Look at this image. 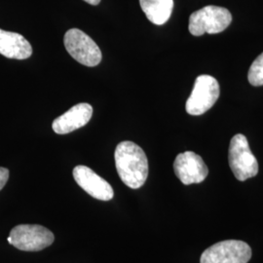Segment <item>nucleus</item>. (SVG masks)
Wrapping results in <instances>:
<instances>
[{"label": "nucleus", "instance_id": "nucleus-1", "mask_svg": "<svg viewBox=\"0 0 263 263\" xmlns=\"http://www.w3.org/2000/svg\"><path fill=\"white\" fill-rule=\"evenodd\" d=\"M115 166L123 182L132 189L141 188L148 176L147 157L138 144L122 141L115 149Z\"/></svg>", "mask_w": 263, "mask_h": 263}, {"label": "nucleus", "instance_id": "nucleus-2", "mask_svg": "<svg viewBox=\"0 0 263 263\" xmlns=\"http://www.w3.org/2000/svg\"><path fill=\"white\" fill-rule=\"evenodd\" d=\"M232 22L231 13L223 7L210 5L192 13L189 18V31L194 36L205 33H219Z\"/></svg>", "mask_w": 263, "mask_h": 263}, {"label": "nucleus", "instance_id": "nucleus-3", "mask_svg": "<svg viewBox=\"0 0 263 263\" xmlns=\"http://www.w3.org/2000/svg\"><path fill=\"white\" fill-rule=\"evenodd\" d=\"M228 160L230 169L240 181L254 178L258 173V163L250 148L247 138L235 135L230 141Z\"/></svg>", "mask_w": 263, "mask_h": 263}, {"label": "nucleus", "instance_id": "nucleus-4", "mask_svg": "<svg viewBox=\"0 0 263 263\" xmlns=\"http://www.w3.org/2000/svg\"><path fill=\"white\" fill-rule=\"evenodd\" d=\"M64 43L68 54L84 66L93 67L102 61V52L97 43L80 29L71 28L67 30Z\"/></svg>", "mask_w": 263, "mask_h": 263}, {"label": "nucleus", "instance_id": "nucleus-5", "mask_svg": "<svg viewBox=\"0 0 263 263\" xmlns=\"http://www.w3.org/2000/svg\"><path fill=\"white\" fill-rule=\"evenodd\" d=\"M12 244L20 251L38 252L53 244L54 234L44 226L20 224L10 232Z\"/></svg>", "mask_w": 263, "mask_h": 263}, {"label": "nucleus", "instance_id": "nucleus-6", "mask_svg": "<svg viewBox=\"0 0 263 263\" xmlns=\"http://www.w3.org/2000/svg\"><path fill=\"white\" fill-rule=\"evenodd\" d=\"M219 94V84L215 77L205 74L198 76L185 109L190 115H202L216 104Z\"/></svg>", "mask_w": 263, "mask_h": 263}, {"label": "nucleus", "instance_id": "nucleus-7", "mask_svg": "<svg viewBox=\"0 0 263 263\" xmlns=\"http://www.w3.org/2000/svg\"><path fill=\"white\" fill-rule=\"evenodd\" d=\"M252 249L243 241L226 240L211 246L201 255V263H248Z\"/></svg>", "mask_w": 263, "mask_h": 263}, {"label": "nucleus", "instance_id": "nucleus-8", "mask_svg": "<svg viewBox=\"0 0 263 263\" xmlns=\"http://www.w3.org/2000/svg\"><path fill=\"white\" fill-rule=\"evenodd\" d=\"M174 170L176 176L185 185L201 183L209 175L207 165L202 157L192 151L179 154L174 162Z\"/></svg>", "mask_w": 263, "mask_h": 263}, {"label": "nucleus", "instance_id": "nucleus-9", "mask_svg": "<svg viewBox=\"0 0 263 263\" xmlns=\"http://www.w3.org/2000/svg\"><path fill=\"white\" fill-rule=\"evenodd\" d=\"M73 178L77 184L95 199L109 201L114 196L111 185L86 166H76L73 169Z\"/></svg>", "mask_w": 263, "mask_h": 263}, {"label": "nucleus", "instance_id": "nucleus-10", "mask_svg": "<svg viewBox=\"0 0 263 263\" xmlns=\"http://www.w3.org/2000/svg\"><path fill=\"white\" fill-rule=\"evenodd\" d=\"M93 115V107L89 104L82 103L72 106L69 110L59 116L52 124L56 134L66 135L85 126Z\"/></svg>", "mask_w": 263, "mask_h": 263}, {"label": "nucleus", "instance_id": "nucleus-11", "mask_svg": "<svg viewBox=\"0 0 263 263\" xmlns=\"http://www.w3.org/2000/svg\"><path fill=\"white\" fill-rule=\"evenodd\" d=\"M0 54L8 59L26 60L32 55V47L20 33L0 29Z\"/></svg>", "mask_w": 263, "mask_h": 263}, {"label": "nucleus", "instance_id": "nucleus-12", "mask_svg": "<svg viewBox=\"0 0 263 263\" xmlns=\"http://www.w3.org/2000/svg\"><path fill=\"white\" fill-rule=\"evenodd\" d=\"M140 4L147 19L157 26L167 23L174 9V0H140Z\"/></svg>", "mask_w": 263, "mask_h": 263}, {"label": "nucleus", "instance_id": "nucleus-13", "mask_svg": "<svg viewBox=\"0 0 263 263\" xmlns=\"http://www.w3.org/2000/svg\"><path fill=\"white\" fill-rule=\"evenodd\" d=\"M248 78L253 86L263 85V53L257 57L249 70Z\"/></svg>", "mask_w": 263, "mask_h": 263}, {"label": "nucleus", "instance_id": "nucleus-14", "mask_svg": "<svg viewBox=\"0 0 263 263\" xmlns=\"http://www.w3.org/2000/svg\"><path fill=\"white\" fill-rule=\"evenodd\" d=\"M9 179V171L6 168L0 167V190L5 186Z\"/></svg>", "mask_w": 263, "mask_h": 263}, {"label": "nucleus", "instance_id": "nucleus-15", "mask_svg": "<svg viewBox=\"0 0 263 263\" xmlns=\"http://www.w3.org/2000/svg\"><path fill=\"white\" fill-rule=\"evenodd\" d=\"M84 1L91 5H98L101 2V0H84Z\"/></svg>", "mask_w": 263, "mask_h": 263}, {"label": "nucleus", "instance_id": "nucleus-16", "mask_svg": "<svg viewBox=\"0 0 263 263\" xmlns=\"http://www.w3.org/2000/svg\"><path fill=\"white\" fill-rule=\"evenodd\" d=\"M7 240H8V243H9V244H12V240H11V238H10V237H8V239H7Z\"/></svg>", "mask_w": 263, "mask_h": 263}]
</instances>
